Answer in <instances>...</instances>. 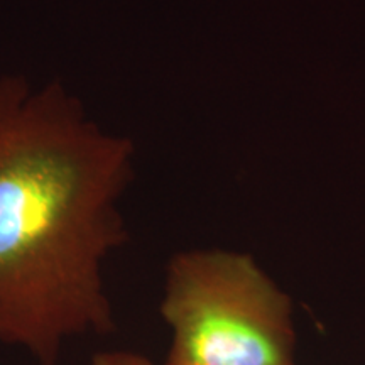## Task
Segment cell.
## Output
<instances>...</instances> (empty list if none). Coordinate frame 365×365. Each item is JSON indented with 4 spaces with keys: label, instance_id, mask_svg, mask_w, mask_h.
Listing matches in <instances>:
<instances>
[{
    "label": "cell",
    "instance_id": "cell-3",
    "mask_svg": "<svg viewBox=\"0 0 365 365\" xmlns=\"http://www.w3.org/2000/svg\"><path fill=\"white\" fill-rule=\"evenodd\" d=\"M90 365H158L143 354L130 350H103L91 357Z\"/></svg>",
    "mask_w": 365,
    "mask_h": 365
},
{
    "label": "cell",
    "instance_id": "cell-1",
    "mask_svg": "<svg viewBox=\"0 0 365 365\" xmlns=\"http://www.w3.org/2000/svg\"><path fill=\"white\" fill-rule=\"evenodd\" d=\"M132 154L61 83L0 78V344L38 365L115 330L103 269L127 240Z\"/></svg>",
    "mask_w": 365,
    "mask_h": 365
},
{
    "label": "cell",
    "instance_id": "cell-2",
    "mask_svg": "<svg viewBox=\"0 0 365 365\" xmlns=\"http://www.w3.org/2000/svg\"><path fill=\"white\" fill-rule=\"evenodd\" d=\"M166 365H298L293 307L250 255L188 250L168 266Z\"/></svg>",
    "mask_w": 365,
    "mask_h": 365
}]
</instances>
